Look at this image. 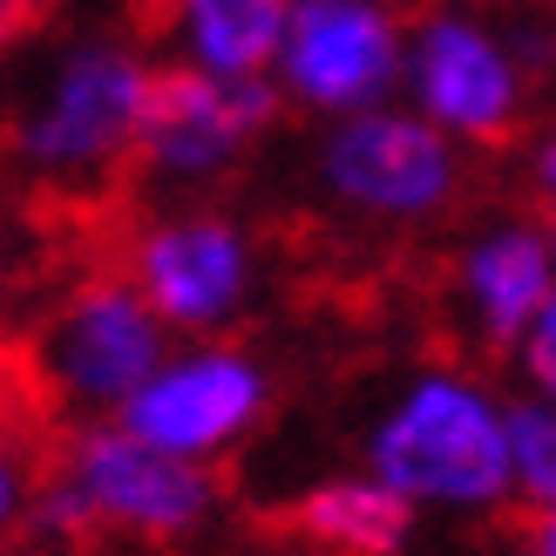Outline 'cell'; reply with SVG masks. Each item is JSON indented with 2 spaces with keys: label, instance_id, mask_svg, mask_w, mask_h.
Instances as JSON below:
<instances>
[{
  "label": "cell",
  "instance_id": "cell-9",
  "mask_svg": "<svg viewBox=\"0 0 556 556\" xmlns=\"http://www.w3.org/2000/svg\"><path fill=\"white\" fill-rule=\"evenodd\" d=\"M278 109H286V96L271 75H204L163 62L143 136H136V170L163 198L217 190L271 136Z\"/></svg>",
  "mask_w": 556,
  "mask_h": 556
},
{
  "label": "cell",
  "instance_id": "cell-23",
  "mask_svg": "<svg viewBox=\"0 0 556 556\" xmlns=\"http://www.w3.org/2000/svg\"><path fill=\"white\" fill-rule=\"evenodd\" d=\"M299 556H305V549H299Z\"/></svg>",
  "mask_w": 556,
  "mask_h": 556
},
{
  "label": "cell",
  "instance_id": "cell-21",
  "mask_svg": "<svg viewBox=\"0 0 556 556\" xmlns=\"http://www.w3.org/2000/svg\"><path fill=\"white\" fill-rule=\"evenodd\" d=\"M543 231H549V258H556V211H543Z\"/></svg>",
  "mask_w": 556,
  "mask_h": 556
},
{
  "label": "cell",
  "instance_id": "cell-1",
  "mask_svg": "<svg viewBox=\"0 0 556 556\" xmlns=\"http://www.w3.org/2000/svg\"><path fill=\"white\" fill-rule=\"evenodd\" d=\"M359 468L414 516L482 522L509 509V394L462 359L407 367L359 428Z\"/></svg>",
  "mask_w": 556,
  "mask_h": 556
},
{
  "label": "cell",
  "instance_id": "cell-17",
  "mask_svg": "<svg viewBox=\"0 0 556 556\" xmlns=\"http://www.w3.org/2000/svg\"><path fill=\"white\" fill-rule=\"evenodd\" d=\"M35 495H41L35 462L21 455V441L0 434V549H8V543L27 530V522H35Z\"/></svg>",
  "mask_w": 556,
  "mask_h": 556
},
{
  "label": "cell",
  "instance_id": "cell-15",
  "mask_svg": "<svg viewBox=\"0 0 556 556\" xmlns=\"http://www.w3.org/2000/svg\"><path fill=\"white\" fill-rule=\"evenodd\" d=\"M495 21H503L522 75L536 89H556V0H495Z\"/></svg>",
  "mask_w": 556,
  "mask_h": 556
},
{
  "label": "cell",
  "instance_id": "cell-3",
  "mask_svg": "<svg viewBox=\"0 0 556 556\" xmlns=\"http://www.w3.org/2000/svg\"><path fill=\"white\" fill-rule=\"evenodd\" d=\"M156 62L123 35H75L41 62L35 89L14 109V163L54 190H102L136 163V136L150 116Z\"/></svg>",
  "mask_w": 556,
  "mask_h": 556
},
{
  "label": "cell",
  "instance_id": "cell-19",
  "mask_svg": "<svg viewBox=\"0 0 556 556\" xmlns=\"http://www.w3.org/2000/svg\"><path fill=\"white\" fill-rule=\"evenodd\" d=\"M522 556H556V509L530 516V530H522Z\"/></svg>",
  "mask_w": 556,
  "mask_h": 556
},
{
  "label": "cell",
  "instance_id": "cell-5",
  "mask_svg": "<svg viewBox=\"0 0 556 556\" xmlns=\"http://www.w3.org/2000/svg\"><path fill=\"white\" fill-rule=\"evenodd\" d=\"M170 346L177 332L150 313V299L129 286V271H96L48 305L35 346H27V374L48 394V407H62L75 428L116 421Z\"/></svg>",
  "mask_w": 556,
  "mask_h": 556
},
{
  "label": "cell",
  "instance_id": "cell-10",
  "mask_svg": "<svg viewBox=\"0 0 556 556\" xmlns=\"http://www.w3.org/2000/svg\"><path fill=\"white\" fill-rule=\"evenodd\" d=\"M401 68H407V14L394 0H292L271 81L286 109L340 123L394 102Z\"/></svg>",
  "mask_w": 556,
  "mask_h": 556
},
{
  "label": "cell",
  "instance_id": "cell-8",
  "mask_svg": "<svg viewBox=\"0 0 556 556\" xmlns=\"http://www.w3.org/2000/svg\"><path fill=\"white\" fill-rule=\"evenodd\" d=\"M271 401L278 380L265 353H252L244 340H177L116 421L163 455L217 468L271 421Z\"/></svg>",
  "mask_w": 556,
  "mask_h": 556
},
{
  "label": "cell",
  "instance_id": "cell-2",
  "mask_svg": "<svg viewBox=\"0 0 556 556\" xmlns=\"http://www.w3.org/2000/svg\"><path fill=\"white\" fill-rule=\"evenodd\" d=\"M217 509H225L217 468L163 455L123 421L68 428L62 455H54L35 495V522L54 536H123L150 549H177L190 536H204Z\"/></svg>",
  "mask_w": 556,
  "mask_h": 556
},
{
  "label": "cell",
  "instance_id": "cell-20",
  "mask_svg": "<svg viewBox=\"0 0 556 556\" xmlns=\"http://www.w3.org/2000/svg\"><path fill=\"white\" fill-rule=\"evenodd\" d=\"M27 14H35V0H0V48L27 27Z\"/></svg>",
  "mask_w": 556,
  "mask_h": 556
},
{
  "label": "cell",
  "instance_id": "cell-18",
  "mask_svg": "<svg viewBox=\"0 0 556 556\" xmlns=\"http://www.w3.org/2000/svg\"><path fill=\"white\" fill-rule=\"evenodd\" d=\"M522 177H530L536 204H543V211H556V123H543V129L530 136V156H522Z\"/></svg>",
  "mask_w": 556,
  "mask_h": 556
},
{
  "label": "cell",
  "instance_id": "cell-12",
  "mask_svg": "<svg viewBox=\"0 0 556 556\" xmlns=\"http://www.w3.org/2000/svg\"><path fill=\"white\" fill-rule=\"evenodd\" d=\"M292 0H150V41L177 68L271 75Z\"/></svg>",
  "mask_w": 556,
  "mask_h": 556
},
{
  "label": "cell",
  "instance_id": "cell-22",
  "mask_svg": "<svg viewBox=\"0 0 556 556\" xmlns=\"http://www.w3.org/2000/svg\"><path fill=\"white\" fill-rule=\"evenodd\" d=\"M0 401H8V353H0Z\"/></svg>",
  "mask_w": 556,
  "mask_h": 556
},
{
  "label": "cell",
  "instance_id": "cell-16",
  "mask_svg": "<svg viewBox=\"0 0 556 556\" xmlns=\"http://www.w3.org/2000/svg\"><path fill=\"white\" fill-rule=\"evenodd\" d=\"M509 367H516V380H522V401H549V407H556V299L536 313V326L516 340Z\"/></svg>",
  "mask_w": 556,
  "mask_h": 556
},
{
  "label": "cell",
  "instance_id": "cell-6",
  "mask_svg": "<svg viewBox=\"0 0 556 556\" xmlns=\"http://www.w3.org/2000/svg\"><path fill=\"white\" fill-rule=\"evenodd\" d=\"M123 271L177 340H238L265 292V244L238 211L184 198L136 225Z\"/></svg>",
  "mask_w": 556,
  "mask_h": 556
},
{
  "label": "cell",
  "instance_id": "cell-13",
  "mask_svg": "<svg viewBox=\"0 0 556 556\" xmlns=\"http://www.w3.org/2000/svg\"><path fill=\"white\" fill-rule=\"evenodd\" d=\"M286 516H292V536L305 543V556H407V536L421 522L367 468H340V476L305 482Z\"/></svg>",
  "mask_w": 556,
  "mask_h": 556
},
{
  "label": "cell",
  "instance_id": "cell-4",
  "mask_svg": "<svg viewBox=\"0 0 556 556\" xmlns=\"http://www.w3.org/2000/svg\"><path fill=\"white\" fill-rule=\"evenodd\" d=\"M305 170H313V190L332 211L374 231H421L434 217H448L468 190L462 143H448L407 102L319 123Z\"/></svg>",
  "mask_w": 556,
  "mask_h": 556
},
{
  "label": "cell",
  "instance_id": "cell-11",
  "mask_svg": "<svg viewBox=\"0 0 556 556\" xmlns=\"http://www.w3.org/2000/svg\"><path fill=\"white\" fill-rule=\"evenodd\" d=\"M556 299V258L543 217H489L448 258V305L455 326L482 353H516V340L536 326V313Z\"/></svg>",
  "mask_w": 556,
  "mask_h": 556
},
{
  "label": "cell",
  "instance_id": "cell-14",
  "mask_svg": "<svg viewBox=\"0 0 556 556\" xmlns=\"http://www.w3.org/2000/svg\"><path fill=\"white\" fill-rule=\"evenodd\" d=\"M509 482L516 503L543 516L556 509V407L549 401H509Z\"/></svg>",
  "mask_w": 556,
  "mask_h": 556
},
{
  "label": "cell",
  "instance_id": "cell-7",
  "mask_svg": "<svg viewBox=\"0 0 556 556\" xmlns=\"http://www.w3.org/2000/svg\"><path fill=\"white\" fill-rule=\"evenodd\" d=\"M401 102L414 116H428L462 150H503L522 136V123H530L536 81L522 75L495 8L434 0V8L407 14Z\"/></svg>",
  "mask_w": 556,
  "mask_h": 556
}]
</instances>
